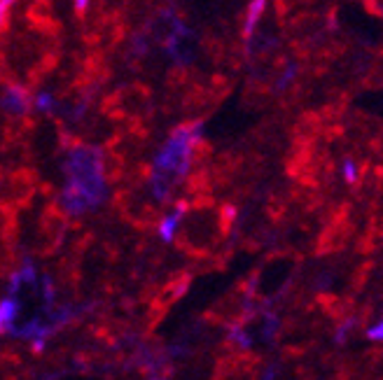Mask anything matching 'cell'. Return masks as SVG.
Masks as SVG:
<instances>
[{
  "instance_id": "obj_1",
  "label": "cell",
  "mask_w": 383,
  "mask_h": 380,
  "mask_svg": "<svg viewBox=\"0 0 383 380\" xmlns=\"http://www.w3.org/2000/svg\"><path fill=\"white\" fill-rule=\"evenodd\" d=\"M264 8H267V0H252V3L248 5V12H245V23H243V38L245 40L252 38L255 26L264 14Z\"/></svg>"
},
{
  "instance_id": "obj_2",
  "label": "cell",
  "mask_w": 383,
  "mask_h": 380,
  "mask_svg": "<svg viewBox=\"0 0 383 380\" xmlns=\"http://www.w3.org/2000/svg\"><path fill=\"white\" fill-rule=\"evenodd\" d=\"M14 313H17V304L12 299L0 304V334H3V331L8 329V324L14 320Z\"/></svg>"
},
{
  "instance_id": "obj_3",
  "label": "cell",
  "mask_w": 383,
  "mask_h": 380,
  "mask_svg": "<svg viewBox=\"0 0 383 380\" xmlns=\"http://www.w3.org/2000/svg\"><path fill=\"white\" fill-rule=\"evenodd\" d=\"M175 227H178V215H171L162 222V229H159V234H162L164 241H171L175 236Z\"/></svg>"
},
{
  "instance_id": "obj_4",
  "label": "cell",
  "mask_w": 383,
  "mask_h": 380,
  "mask_svg": "<svg viewBox=\"0 0 383 380\" xmlns=\"http://www.w3.org/2000/svg\"><path fill=\"white\" fill-rule=\"evenodd\" d=\"M341 173H344V180L349 182V185H355L358 182V166H355V161H351V159H346L344 161Z\"/></svg>"
},
{
  "instance_id": "obj_5",
  "label": "cell",
  "mask_w": 383,
  "mask_h": 380,
  "mask_svg": "<svg viewBox=\"0 0 383 380\" xmlns=\"http://www.w3.org/2000/svg\"><path fill=\"white\" fill-rule=\"evenodd\" d=\"M14 3H17V0H0V31L8 26L10 10H12V5H14Z\"/></svg>"
},
{
  "instance_id": "obj_6",
  "label": "cell",
  "mask_w": 383,
  "mask_h": 380,
  "mask_svg": "<svg viewBox=\"0 0 383 380\" xmlns=\"http://www.w3.org/2000/svg\"><path fill=\"white\" fill-rule=\"evenodd\" d=\"M367 338H369V341H383V320H381L379 324L369 326V329H367Z\"/></svg>"
},
{
  "instance_id": "obj_7",
  "label": "cell",
  "mask_w": 383,
  "mask_h": 380,
  "mask_svg": "<svg viewBox=\"0 0 383 380\" xmlns=\"http://www.w3.org/2000/svg\"><path fill=\"white\" fill-rule=\"evenodd\" d=\"M351 329H353V320H351V322H344V324H341L339 331H337V336H334V338H337V343H344V338H346V334H349Z\"/></svg>"
},
{
  "instance_id": "obj_8",
  "label": "cell",
  "mask_w": 383,
  "mask_h": 380,
  "mask_svg": "<svg viewBox=\"0 0 383 380\" xmlns=\"http://www.w3.org/2000/svg\"><path fill=\"white\" fill-rule=\"evenodd\" d=\"M87 5H89V0H75V10H78L80 14H82V12H85V10H87Z\"/></svg>"
}]
</instances>
